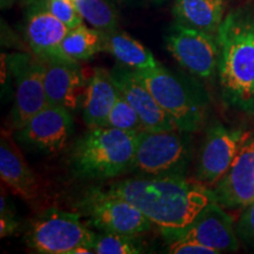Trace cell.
Wrapping results in <instances>:
<instances>
[{"instance_id":"obj_17","label":"cell","mask_w":254,"mask_h":254,"mask_svg":"<svg viewBox=\"0 0 254 254\" xmlns=\"http://www.w3.org/2000/svg\"><path fill=\"white\" fill-rule=\"evenodd\" d=\"M0 177L13 194L28 204H34L39 199V180L8 131H2L0 138Z\"/></svg>"},{"instance_id":"obj_10","label":"cell","mask_w":254,"mask_h":254,"mask_svg":"<svg viewBox=\"0 0 254 254\" xmlns=\"http://www.w3.org/2000/svg\"><path fill=\"white\" fill-rule=\"evenodd\" d=\"M252 133L221 123L208 126L200 148L195 179L207 187H213L236 160L243 146L252 138Z\"/></svg>"},{"instance_id":"obj_30","label":"cell","mask_w":254,"mask_h":254,"mask_svg":"<svg viewBox=\"0 0 254 254\" xmlns=\"http://www.w3.org/2000/svg\"><path fill=\"white\" fill-rule=\"evenodd\" d=\"M113 1L119 2V4H128V2H131L132 0H113Z\"/></svg>"},{"instance_id":"obj_7","label":"cell","mask_w":254,"mask_h":254,"mask_svg":"<svg viewBox=\"0 0 254 254\" xmlns=\"http://www.w3.org/2000/svg\"><path fill=\"white\" fill-rule=\"evenodd\" d=\"M88 224L106 233L139 236L152 228V221L134 205L103 189H92L78 202Z\"/></svg>"},{"instance_id":"obj_29","label":"cell","mask_w":254,"mask_h":254,"mask_svg":"<svg viewBox=\"0 0 254 254\" xmlns=\"http://www.w3.org/2000/svg\"><path fill=\"white\" fill-rule=\"evenodd\" d=\"M18 0H0V7L1 9H7L9 7H12Z\"/></svg>"},{"instance_id":"obj_15","label":"cell","mask_w":254,"mask_h":254,"mask_svg":"<svg viewBox=\"0 0 254 254\" xmlns=\"http://www.w3.org/2000/svg\"><path fill=\"white\" fill-rule=\"evenodd\" d=\"M213 200L225 209H245L254 204V138L243 146L232 166L212 189Z\"/></svg>"},{"instance_id":"obj_16","label":"cell","mask_w":254,"mask_h":254,"mask_svg":"<svg viewBox=\"0 0 254 254\" xmlns=\"http://www.w3.org/2000/svg\"><path fill=\"white\" fill-rule=\"evenodd\" d=\"M43 63L49 104L75 112L82 104L87 85L80 64L72 60H44Z\"/></svg>"},{"instance_id":"obj_6","label":"cell","mask_w":254,"mask_h":254,"mask_svg":"<svg viewBox=\"0 0 254 254\" xmlns=\"http://www.w3.org/2000/svg\"><path fill=\"white\" fill-rule=\"evenodd\" d=\"M95 236L81 221L79 213L51 207L31 221L25 240L37 253L72 254L81 246L93 250Z\"/></svg>"},{"instance_id":"obj_14","label":"cell","mask_w":254,"mask_h":254,"mask_svg":"<svg viewBox=\"0 0 254 254\" xmlns=\"http://www.w3.org/2000/svg\"><path fill=\"white\" fill-rule=\"evenodd\" d=\"M68 30L51 13L44 0H31L25 17V38L33 56L43 62L69 60L62 52V43Z\"/></svg>"},{"instance_id":"obj_21","label":"cell","mask_w":254,"mask_h":254,"mask_svg":"<svg viewBox=\"0 0 254 254\" xmlns=\"http://www.w3.org/2000/svg\"><path fill=\"white\" fill-rule=\"evenodd\" d=\"M101 51H104V32L88 28L84 24L68 30L62 43L63 55L73 62L88 60Z\"/></svg>"},{"instance_id":"obj_3","label":"cell","mask_w":254,"mask_h":254,"mask_svg":"<svg viewBox=\"0 0 254 254\" xmlns=\"http://www.w3.org/2000/svg\"><path fill=\"white\" fill-rule=\"evenodd\" d=\"M140 132L95 127L84 133L69 152V168L82 179H110L129 172Z\"/></svg>"},{"instance_id":"obj_12","label":"cell","mask_w":254,"mask_h":254,"mask_svg":"<svg viewBox=\"0 0 254 254\" xmlns=\"http://www.w3.org/2000/svg\"><path fill=\"white\" fill-rule=\"evenodd\" d=\"M195 240L219 253H232L239 250L233 218L217 201H211L196 215L189 226L168 239Z\"/></svg>"},{"instance_id":"obj_27","label":"cell","mask_w":254,"mask_h":254,"mask_svg":"<svg viewBox=\"0 0 254 254\" xmlns=\"http://www.w3.org/2000/svg\"><path fill=\"white\" fill-rule=\"evenodd\" d=\"M236 231L241 243L254 250V204L244 209L236 224Z\"/></svg>"},{"instance_id":"obj_28","label":"cell","mask_w":254,"mask_h":254,"mask_svg":"<svg viewBox=\"0 0 254 254\" xmlns=\"http://www.w3.org/2000/svg\"><path fill=\"white\" fill-rule=\"evenodd\" d=\"M167 252L174 254H218L217 251L211 247L190 239H177L171 241Z\"/></svg>"},{"instance_id":"obj_24","label":"cell","mask_w":254,"mask_h":254,"mask_svg":"<svg viewBox=\"0 0 254 254\" xmlns=\"http://www.w3.org/2000/svg\"><path fill=\"white\" fill-rule=\"evenodd\" d=\"M106 127H114V128L123 129V131L141 132L146 131L145 126L139 118L138 113L128 104L124 95L118 91L116 104L111 111Z\"/></svg>"},{"instance_id":"obj_23","label":"cell","mask_w":254,"mask_h":254,"mask_svg":"<svg viewBox=\"0 0 254 254\" xmlns=\"http://www.w3.org/2000/svg\"><path fill=\"white\" fill-rule=\"evenodd\" d=\"M93 251L97 254H139L145 252L136 236L106 232L95 236Z\"/></svg>"},{"instance_id":"obj_13","label":"cell","mask_w":254,"mask_h":254,"mask_svg":"<svg viewBox=\"0 0 254 254\" xmlns=\"http://www.w3.org/2000/svg\"><path fill=\"white\" fill-rule=\"evenodd\" d=\"M110 74L118 91L138 113L146 131L178 129L176 123L161 109L136 71L119 64L111 69Z\"/></svg>"},{"instance_id":"obj_8","label":"cell","mask_w":254,"mask_h":254,"mask_svg":"<svg viewBox=\"0 0 254 254\" xmlns=\"http://www.w3.org/2000/svg\"><path fill=\"white\" fill-rule=\"evenodd\" d=\"M166 49L192 75L211 79L218 74L220 47L218 36L173 23L165 37Z\"/></svg>"},{"instance_id":"obj_2","label":"cell","mask_w":254,"mask_h":254,"mask_svg":"<svg viewBox=\"0 0 254 254\" xmlns=\"http://www.w3.org/2000/svg\"><path fill=\"white\" fill-rule=\"evenodd\" d=\"M217 36L221 99L230 109L254 116V2L228 12Z\"/></svg>"},{"instance_id":"obj_20","label":"cell","mask_w":254,"mask_h":254,"mask_svg":"<svg viewBox=\"0 0 254 254\" xmlns=\"http://www.w3.org/2000/svg\"><path fill=\"white\" fill-rule=\"evenodd\" d=\"M104 51L113 56L120 65L134 71L152 69L160 65L147 47L118 28L104 32Z\"/></svg>"},{"instance_id":"obj_11","label":"cell","mask_w":254,"mask_h":254,"mask_svg":"<svg viewBox=\"0 0 254 254\" xmlns=\"http://www.w3.org/2000/svg\"><path fill=\"white\" fill-rule=\"evenodd\" d=\"M73 134L72 112L49 104L15 131L19 142L34 151L55 154L62 152Z\"/></svg>"},{"instance_id":"obj_4","label":"cell","mask_w":254,"mask_h":254,"mask_svg":"<svg viewBox=\"0 0 254 254\" xmlns=\"http://www.w3.org/2000/svg\"><path fill=\"white\" fill-rule=\"evenodd\" d=\"M136 73L178 129L193 133L202 128L208 116L209 100L199 81L171 72L163 65Z\"/></svg>"},{"instance_id":"obj_22","label":"cell","mask_w":254,"mask_h":254,"mask_svg":"<svg viewBox=\"0 0 254 254\" xmlns=\"http://www.w3.org/2000/svg\"><path fill=\"white\" fill-rule=\"evenodd\" d=\"M78 12L92 27L101 32L118 28V12L107 0H73Z\"/></svg>"},{"instance_id":"obj_19","label":"cell","mask_w":254,"mask_h":254,"mask_svg":"<svg viewBox=\"0 0 254 254\" xmlns=\"http://www.w3.org/2000/svg\"><path fill=\"white\" fill-rule=\"evenodd\" d=\"M227 6L228 0H176L172 13L178 23L217 36Z\"/></svg>"},{"instance_id":"obj_5","label":"cell","mask_w":254,"mask_h":254,"mask_svg":"<svg viewBox=\"0 0 254 254\" xmlns=\"http://www.w3.org/2000/svg\"><path fill=\"white\" fill-rule=\"evenodd\" d=\"M190 133L141 131L129 172L144 177L185 176L192 159Z\"/></svg>"},{"instance_id":"obj_31","label":"cell","mask_w":254,"mask_h":254,"mask_svg":"<svg viewBox=\"0 0 254 254\" xmlns=\"http://www.w3.org/2000/svg\"><path fill=\"white\" fill-rule=\"evenodd\" d=\"M152 2H155V4H160V2L165 1V0H151Z\"/></svg>"},{"instance_id":"obj_9","label":"cell","mask_w":254,"mask_h":254,"mask_svg":"<svg viewBox=\"0 0 254 254\" xmlns=\"http://www.w3.org/2000/svg\"><path fill=\"white\" fill-rule=\"evenodd\" d=\"M9 72L15 82L14 104L9 114V125L14 131L49 105L45 91V67L36 56L15 53L6 57Z\"/></svg>"},{"instance_id":"obj_1","label":"cell","mask_w":254,"mask_h":254,"mask_svg":"<svg viewBox=\"0 0 254 254\" xmlns=\"http://www.w3.org/2000/svg\"><path fill=\"white\" fill-rule=\"evenodd\" d=\"M105 190L140 209L167 240L189 226L213 201L212 189L185 176H136L113 183Z\"/></svg>"},{"instance_id":"obj_18","label":"cell","mask_w":254,"mask_h":254,"mask_svg":"<svg viewBox=\"0 0 254 254\" xmlns=\"http://www.w3.org/2000/svg\"><path fill=\"white\" fill-rule=\"evenodd\" d=\"M117 97L118 88L111 78L110 71L94 68L87 80L81 104L82 119L88 128L106 127Z\"/></svg>"},{"instance_id":"obj_25","label":"cell","mask_w":254,"mask_h":254,"mask_svg":"<svg viewBox=\"0 0 254 254\" xmlns=\"http://www.w3.org/2000/svg\"><path fill=\"white\" fill-rule=\"evenodd\" d=\"M44 2L51 13L69 30L84 24V19L78 12L73 0H44Z\"/></svg>"},{"instance_id":"obj_26","label":"cell","mask_w":254,"mask_h":254,"mask_svg":"<svg viewBox=\"0 0 254 254\" xmlns=\"http://www.w3.org/2000/svg\"><path fill=\"white\" fill-rule=\"evenodd\" d=\"M19 221L15 218V211L9 202L8 196L1 187L0 196V236L1 238L9 237L18 231Z\"/></svg>"}]
</instances>
